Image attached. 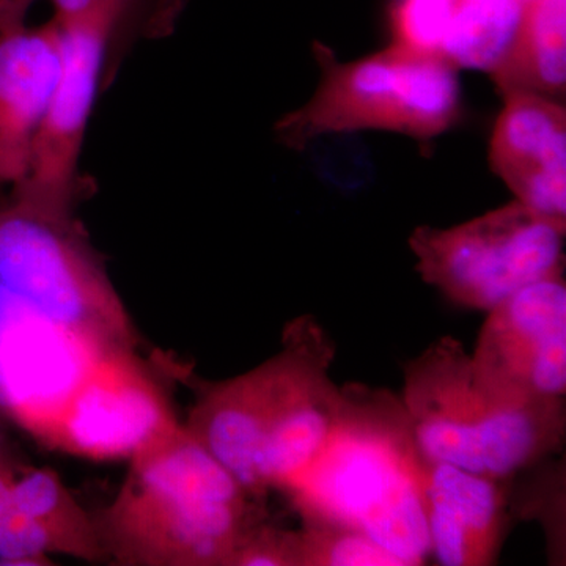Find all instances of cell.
Instances as JSON below:
<instances>
[{"label":"cell","instance_id":"6da1fadb","mask_svg":"<svg viewBox=\"0 0 566 566\" xmlns=\"http://www.w3.org/2000/svg\"><path fill=\"white\" fill-rule=\"evenodd\" d=\"M427 465L403 400L386 389L346 385L322 452L282 491L304 524L363 532L405 566H420L431 556Z\"/></svg>","mask_w":566,"mask_h":566},{"label":"cell","instance_id":"7a4b0ae2","mask_svg":"<svg viewBox=\"0 0 566 566\" xmlns=\"http://www.w3.org/2000/svg\"><path fill=\"white\" fill-rule=\"evenodd\" d=\"M334 356L322 324L296 319L281 353L205 392L188 430L253 497L282 490L318 457L337 422Z\"/></svg>","mask_w":566,"mask_h":566},{"label":"cell","instance_id":"3957f363","mask_svg":"<svg viewBox=\"0 0 566 566\" xmlns=\"http://www.w3.org/2000/svg\"><path fill=\"white\" fill-rule=\"evenodd\" d=\"M132 461L107 515L115 553L139 564L229 566L260 524L253 495L232 472L181 427Z\"/></svg>","mask_w":566,"mask_h":566},{"label":"cell","instance_id":"277c9868","mask_svg":"<svg viewBox=\"0 0 566 566\" xmlns=\"http://www.w3.org/2000/svg\"><path fill=\"white\" fill-rule=\"evenodd\" d=\"M403 405L417 444L438 461L512 480L564 446V400H516L475 378L471 354L441 337L406 364Z\"/></svg>","mask_w":566,"mask_h":566},{"label":"cell","instance_id":"5b68a950","mask_svg":"<svg viewBox=\"0 0 566 566\" xmlns=\"http://www.w3.org/2000/svg\"><path fill=\"white\" fill-rule=\"evenodd\" d=\"M319 82L311 98L279 118V142L303 150L331 134L390 132L417 140L442 136L463 112L458 70L441 55L390 43L386 50L342 62L315 44Z\"/></svg>","mask_w":566,"mask_h":566},{"label":"cell","instance_id":"8992f818","mask_svg":"<svg viewBox=\"0 0 566 566\" xmlns=\"http://www.w3.org/2000/svg\"><path fill=\"white\" fill-rule=\"evenodd\" d=\"M566 222L513 202L449 229L409 237L417 271L447 300L490 312L531 283L564 273Z\"/></svg>","mask_w":566,"mask_h":566},{"label":"cell","instance_id":"52a82bcc","mask_svg":"<svg viewBox=\"0 0 566 566\" xmlns=\"http://www.w3.org/2000/svg\"><path fill=\"white\" fill-rule=\"evenodd\" d=\"M0 289L109 348L128 344V316L71 216L0 208Z\"/></svg>","mask_w":566,"mask_h":566},{"label":"cell","instance_id":"ba28073f","mask_svg":"<svg viewBox=\"0 0 566 566\" xmlns=\"http://www.w3.org/2000/svg\"><path fill=\"white\" fill-rule=\"evenodd\" d=\"M128 14L99 11L61 24V65L33 142L28 172L11 186L10 203L46 216H71L80 191L81 156L112 43Z\"/></svg>","mask_w":566,"mask_h":566},{"label":"cell","instance_id":"9c48e42d","mask_svg":"<svg viewBox=\"0 0 566 566\" xmlns=\"http://www.w3.org/2000/svg\"><path fill=\"white\" fill-rule=\"evenodd\" d=\"M486 314L471 354L475 378L516 400H564V273L517 290Z\"/></svg>","mask_w":566,"mask_h":566},{"label":"cell","instance_id":"30bf717a","mask_svg":"<svg viewBox=\"0 0 566 566\" xmlns=\"http://www.w3.org/2000/svg\"><path fill=\"white\" fill-rule=\"evenodd\" d=\"M178 428L158 387L115 349L85 376L43 441L93 460H133Z\"/></svg>","mask_w":566,"mask_h":566},{"label":"cell","instance_id":"8fae6325","mask_svg":"<svg viewBox=\"0 0 566 566\" xmlns=\"http://www.w3.org/2000/svg\"><path fill=\"white\" fill-rule=\"evenodd\" d=\"M0 401L41 439L96 363L115 352L0 289Z\"/></svg>","mask_w":566,"mask_h":566},{"label":"cell","instance_id":"7c38bea8","mask_svg":"<svg viewBox=\"0 0 566 566\" xmlns=\"http://www.w3.org/2000/svg\"><path fill=\"white\" fill-rule=\"evenodd\" d=\"M488 163L516 202L566 222L565 103L526 92L502 95Z\"/></svg>","mask_w":566,"mask_h":566},{"label":"cell","instance_id":"4fadbf2b","mask_svg":"<svg viewBox=\"0 0 566 566\" xmlns=\"http://www.w3.org/2000/svg\"><path fill=\"white\" fill-rule=\"evenodd\" d=\"M424 510L439 565H494L509 527L510 480L428 461Z\"/></svg>","mask_w":566,"mask_h":566},{"label":"cell","instance_id":"5bb4252c","mask_svg":"<svg viewBox=\"0 0 566 566\" xmlns=\"http://www.w3.org/2000/svg\"><path fill=\"white\" fill-rule=\"evenodd\" d=\"M61 36L54 18L0 33V185L14 186L28 172L57 80Z\"/></svg>","mask_w":566,"mask_h":566},{"label":"cell","instance_id":"9a60e30c","mask_svg":"<svg viewBox=\"0 0 566 566\" xmlns=\"http://www.w3.org/2000/svg\"><path fill=\"white\" fill-rule=\"evenodd\" d=\"M490 76L501 95L526 92L564 103L566 0H527L512 44Z\"/></svg>","mask_w":566,"mask_h":566},{"label":"cell","instance_id":"2e32d148","mask_svg":"<svg viewBox=\"0 0 566 566\" xmlns=\"http://www.w3.org/2000/svg\"><path fill=\"white\" fill-rule=\"evenodd\" d=\"M523 0H458L441 57L457 70L493 73L515 36Z\"/></svg>","mask_w":566,"mask_h":566},{"label":"cell","instance_id":"e0dca14e","mask_svg":"<svg viewBox=\"0 0 566 566\" xmlns=\"http://www.w3.org/2000/svg\"><path fill=\"white\" fill-rule=\"evenodd\" d=\"M13 506L43 524L61 553L85 558L99 556L102 546L91 523L52 472L29 471L14 479Z\"/></svg>","mask_w":566,"mask_h":566},{"label":"cell","instance_id":"ac0fdd59","mask_svg":"<svg viewBox=\"0 0 566 566\" xmlns=\"http://www.w3.org/2000/svg\"><path fill=\"white\" fill-rule=\"evenodd\" d=\"M297 543L300 566H405L374 538L353 528L304 524Z\"/></svg>","mask_w":566,"mask_h":566},{"label":"cell","instance_id":"d6986e66","mask_svg":"<svg viewBox=\"0 0 566 566\" xmlns=\"http://www.w3.org/2000/svg\"><path fill=\"white\" fill-rule=\"evenodd\" d=\"M457 2L458 0H395L390 13L392 43L441 55Z\"/></svg>","mask_w":566,"mask_h":566},{"label":"cell","instance_id":"ffe728a7","mask_svg":"<svg viewBox=\"0 0 566 566\" xmlns=\"http://www.w3.org/2000/svg\"><path fill=\"white\" fill-rule=\"evenodd\" d=\"M51 551H59L57 543L39 521L14 506L0 517V560L3 564H35Z\"/></svg>","mask_w":566,"mask_h":566},{"label":"cell","instance_id":"44dd1931","mask_svg":"<svg viewBox=\"0 0 566 566\" xmlns=\"http://www.w3.org/2000/svg\"><path fill=\"white\" fill-rule=\"evenodd\" d=\"M229 566H300L297 532L256 524L234 551Z\"/></svg>","mask_w":566,"mask_h":566},{"label":"cell","instance_id":"7402d4cb","mask_svg":"<svg viewBox=\"0 0 566 566\" xmlns=\"http://www.w3.org/2000/svg\"><path fill=\"white\" fill-rule=\"evenodd\" d=\"M54 20L66 24L84 20L104 10H120L134 21L150 17L158 24H167L175 11L180 10L181 0H51Z\"/></svg>","mask_w":566,"mask_h":566},{"label":"cell","instance_id":"603a6c76","mask_svg":"<svg viewBox=\"0 0 566 566\" xmlns=\"http://www.w3.org/2000/svg\"><path fill=\"white\" fill-rule=\"evenodd\" d=\"M39 0H0V33L28 25V17Z\"/></svg>","mask_w":566,"mask_h":566},{"label":"cell","instance_id":"cb8c5ba5","mask_svg":"<svg viewBox=\"0 0 566 566\" xmlns=\"http://www.w3.org/2000/svg\"><path fill=\"white\" fill-rule=\"evenodd\" d=\"M13 475L0 465V517L13 509Z\"/></svg>","mask_w":566,"mask_h":566},{"label":"cell","instance_id":"d4e9b609","mask_svg":"<svg viewBox=\"0 0 566 566\" xmlns=\"http://www.w3.org/2000/svg\"><path fill=\"white\" fill-rule=\"evenodd\" d=\"M523 2H527V0H523Z\"/></svg>","mask_w":566,"mask_h":566}]
</instances>
